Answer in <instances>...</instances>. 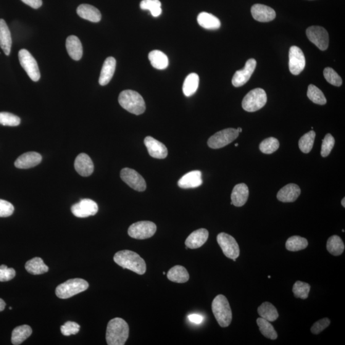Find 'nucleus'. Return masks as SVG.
<instances>
[{
  "label": "nucleus",
  "mask_w": 345,
  "mask_h": 345,
  "mask_svg": "<svg viewBox=\"0 0 345 345\" xmlns=\"http://www.w3.org/2000/svg\"><path fill=\"white\" fill-rule=\"evenodd\" d=\"M114 261L123 268L129 269L139 275L146 272L147 265L144 260L136 252L130 250H123L115 255Z\"/></svg>",
  "instance_id": "nucleus-1"
},
{
  "label": "nucleus",
  "mask_w": 345,
  "mask_h": 345,
  "mask_svg": "<svg viewBox=\"0 0 345 345\" xmlns=\"http://www.w3.org/2000/svg\"><path fill=\"white\" fill-rule=\"evenodd\" d=\"M130 328L122 318H115L107 324L106 338L107 344L123 345L127 341Z\"/></svg>",
  "instance_id": "nucleus-2"
},
{
  "label": "nucleus",
  "mask_w": 345,
  "mask_h": 345,
  "mask_svg": "<svg viewBox=\"0 0 345 345\" xmlns=\"http://www.w3.org/2000/svg\"><path fill=\"white\" fill-rule=\"evenodd\" d=\"M118 102L121 106L133 114H143L146 110V102L138 92L127 89L121 92Z\"/></svg>",
  "instance_id": "nucleus-3"
},
{
  "label": "nucleus",
  "mask_w": 345,
  "mask_h": 345,
  "mask_svg": "<svg viewBox=\"0 0 345 345\" xmlns=\"http://www.w3.org/2000/svg\"><path fill=\"white\" fill-rule=\"evenodd\" d=\"M212 312L219 325L222 328H227L232 320V312L228 299L223 295H219L212 304Z\"/></svg>",
  "instance_id": "nucleus-4"
},
{
  "label": "nucleus",
  "mask_w": 345,
  "mask_h": 345,
  "mask_svg": "<svg viewBox=\"0 0 345 345\" xmlns=\"http://www.w3.org/2000/svg\"><path fill=\"white\" fill-rule=\"evenodd\" d=\"M88 282L83 279H72L60 284L56 288V295L60 299H68L88 288Z\"/></svg>",
  "instance_id": "nucleus-5"
},
{
  "label": "nucleus",
  "mask_w": 345,
  "mask_h": 345,
  "mask_svg": "<svg viewBox=\"0 0 345 345\" xmlns=\"http://www.w3.org/2000/svg\"><path fill=\"white\" fill-rule=\"evenodd\" d=\"M267 101V96L264 89H252L244 97L242 106L247 112H255L265 106Z\"/></svg>",
  "instance_id": "nucleus-6"
},
{
  "label": "nucleus",
  "mask_w": 345,
  "mask_h": 345,
  "mask_svg": "<svg viewBox=\"0 0 345 345\" xmlns=\"http://www.w3.org/2000/svg\"><path fill=\"white\" fill-rule=\"evenodd\" d=\"M238 130L233 128L226 129L216 133L208 140V146L213 149H219L225 147L235 140L239 136Z\"/></svg>",
  "instance_id": "nucleus-7"
},
{
  "label": "nucleus",
  "mask_w": 345,
  "mask_h": 345,
  "mask_svg": "<svg viewBox=\"0 0 345 345\" xmlns=\"http://www.w3.org/2000/svg\"><path fill=\"white\" fill-rule=\"evenodd\" d=\"M156 230V225L151 221H139L129 228L128 234L132 238L144 240L152 238Z\"/></svg>",
  "instance_id": "nucleus-8"
},
{
  "label": "nucleus",
  "mask_w": 345,
  "mask_h": 345,
  "mask_svg": "<svg viewBox=\"0 0 345 345\" xmlns=\"http://www.w3.org/2000/svg\"><path fill=\"white\" fill-rule=\"evenodd\" d=\"M19 60L21 65L22 66L31 80L37 82L40 80L41 73L38 62L28 50L25 49L20 50Z\"/></svg>",
  "instance_id": "nucleus-9"
},
{
  "label": "nucleus",
  "mask_w": 345,
  "mask_h": 345,
  "mask_svg": "<svg viewBox=\"0 0 345 345\" xmlns=\"http://www.w3.org/2000/svg\"><path fill=\"white\" fill-rule=\"evenodd\" d=\"M217 241L224 255L235 262L240 255L239 246L236 240L227 233H221L217 237Z\"/></svg>",
  "instance_id": "nucleus-10"
},
{
  "label": "nucleus",
  "mask_w": 345,
  "mask_h": 345,
  "mask_svg": "<svg viewBox=\"0 0 345 345\" xmlns=\"http://www.w3.org/2000/svg\"><path fill=\"white\" fill-rule=\"evenodd\" d=\"M306 35L309 40L318 49L325 51L328 48L329 33L325 28L318 26H310L307 29Z\"/></svg>",
  "instance_id": "nucleus-11"
},
{
  "label": "nucleus",
  "mask_w": 345,
  "mask_h": 345,
  "mask_svg": "<svg viewBox=\"0 0 345 345\" xmlns=\"http://www.w3.org/2000/svg\"><path fill=\"white\" fill-rule=\"evenodd\" d=\"M120 176L122 180L134 190L139 192L146 190V181L136 171L131 168H123L121 171Z\"/></svg>",
  "instance_id": "nucleus-12"
},
{
  "label": "nucleus",
  "mask_w": 345,
  "mask_h": 345,
  "mask_svg": "<svg viewBox=\"0 0 345 345\" xmlns=\"http://www.w3.org/2000/svg\"><path fill=\"white\" fill-rule=\"evenodd\" d=\"M305 66V59L304 52L299 47L294 46L289 51V69L292 75H299Z\"/></svg>",
  "instance_id": "nucleus-13"
},
{
  "label": "nucleus",
  "mask_w": 345,
  "mask_h": 345,
  "mask_svg": "<svg viewBox=\"0 0 345 345\" xmlns=\"http://www.w3.org/2000/svg\"><path fill=\"white\" fill-rule=\"evenodd\" d=\"M98 205L93 200L83 199L78 204L73 205L71 211L76 217L80 218L88 217L96 215L98 212Z\"/></svg>",
  "instance_id": "nucleus-14"
},
{
  "label": "nucleus",
  "mask_w": 345,
  "mask_h": 345,
  "mask_svg": "<svg viewBox=\"0 0 345 345\" xmlns=\"http://www.w3.org/2000/svg\"><path fill=\"white\" fill-rule=\"evenodd\" d=\"M257 67V61L253 59L247 60L242 70L237 71L232 78V84L235 87L243 86L251 78Z\"/></svg>",
  "instance_id": "nucleus-15"
},
{
  "label": "nucleus",
  "mask_w": 345,
  "mask_h": 345,
  "mask_svg": "<svg viewBox=\"0 0 345 345\" xmlns=\"http://www.w3.org/2000/svg\"><path fill=\"white\" fill-rule=\"evenodd\" d=\"M144 143L151 157L159 159H165L167 157L168 149L161 142L151 136H147L144 139Z\"/></svg>",
  "instance_id": "nucleus-16"
},
{
  "label": "nucleus",
  "mask_w": 345,
  "mask_h": 345,
  "mask_svg": "<svg viewBox=\"0 0 345 345\" xmlns=\"http://www.w3.org/2000/svg\"><path fill=\"white\" fill-rule=\"evenodd\" d=\"M251 11L254 19L259 22H270L275 20L276 16L275 10L262 4L254 5Z\"/></svg>",
  "instance_id": "nucleus-17"
},
{
  "label": "nucleus",
  "mask_w": 345,
  "mask_h": 345,
  "mask_svg": "<svg viewBox=\"0 0 345 345\" xmlns=\"http://www.w3.org/2000/svg\"><path fill=\"white\" fill-rule=\"evenodd\" d=\"M42 159L41 155L38 152H26L17 158L14 165L20 169H28L40 164Z\"/></svg>",
  "instance_id": "nucleus-18"
},
{
  "label": "nucleus",
  "mask_w": 345,
  "mask_h": 345,
  "mask_svg": "<svg viewBox=\"0 0 345 345\" xmlns=\"http://www.w3.org/2000/svg\"><path fill=\"white\" fill-rule=\"evenodd\" d=\"M75 168L76 172L82 176H90L94 170V165L91 158L84 153L76 157Z\"/></svg>",
  "instance_id": "nucleus-19"
},
{
  "label": "nucleus",
  "mask_w": 345,
  "mask_h": 345,
  "mask_svg": "<svg viewBox=\"0 0 345 345\" xmlns=\"http://www.w3.org/2000/svg\"><path fill=\"white\" fill-rule=\"evenodd\" d=\"M209 231L206 229L201 228L193 231L187 238L185 244L187 247L194 249L202 247L209 238Z\"/></svg>",
  "instance_id": "nucleus-20"
},
{
  "label": "nucleus",
  "mask_w": 345,
  "mask_h": 345,
  "mask_svg": "<svg viewBox=\"0 0 345 345\" xmlns=\"http://www.w3.org/2000/svg\"><path fill=\"white\" fill-rule=\"evenodd\" d=\"M301 191L299 186L295 184H289L278 192L277 197L281 202H294L298 198Z\"/></svg>",
  "instance_id": "nucleus-21"
},
{
  "label": "nucleus",
  "mask_w": 345,
  "mask_h": 345,
  "mask_svg": "<svg viewBox=\"0 0 345 345\" xmlns=\"http://www.w3.org/2000/svg\"><path fill=\"white\" fill-rule=\"evenodd\" d=\"M202 173L199 171H192L186 173L178 181V185L183 189L196 188L202 185Z\"/></svg>",
  "instance_id": "nucleus-22"
},
{
  "label": "nucleus",
  "mask_w": 345,
  "mask_h": 345,
  "mask_svg": "<svg viewBox=\"0 0 345 345\" xmlns=\"http://www.w3.org/2000/svg\"><path fill=\"white\" fill-rule=\"evenodd\" d=\"M249 189L245 184H239L234 187L231 195V205L235 207L243 206L248 199Z\"/></svg>",
  "instance_id": "nucleus-23"
},
{
  "label": "nucleus",
  "mask_w": 345,
  "mask_h": 345,
  "mask_svg": "<svg viewBox=\"0 0 345 345\" xmlns=\"http://www.w3.org/2000/svg\"><path fill=\"white\" fill-rule=\"evenodd\" d=\"M66 48L71 59L76 61L80 60L83 56V46L80 39L75 35L68 37L66 40Z\"/></svg>",
  "instance_id": "nucleus-24"
},
{
  "label": "nucleus",
  "mask_w": 345,
  "mask_h": 345,
  "mask_svg": "<svg viewBox=\"0 0 345 345\" xmlns=\"http://www.w3.org/2000/svg\"><path fill=\"white\" fill-rule=\"evenodd\" d=\"M116 64L117 62L113 57H108L105 60L100 75L99 80L100 85L105 86L110 82L114 75Z\"/></svg>",
  "instance_id": "nucleus-25"
},
{
  "label": "nucleus",
  "mask_w": 345,
  "mask_h": 345,
  "mask_svg": "<svg viewBox=\"0 0 345 345\" xmlns=\"http://www.w3.org/2000/svg\"><path fill=\"white\" fill-rule=\"evenodd\" d=\"M79 16L93 23H98L101 20V14L97 8L88 4L80 5L77 9Z\"/></svg>",
  "instance_id": "nucleus-26"
},
{
  "label": "nucleus",
  "mask_w": 345,
  "mask_h": 345,
  "mask_svg": "<svg viewBox=\"0 0 345 345\" xmlns=\"http://www.w3.org/2000/svg\"><path fill=\"white\" fill-rule=\"evenodd\" d=\"M0 47L9 56L11 51L12 37L9 27L4 20L0 19Z\"/></svg>",
  "instance_id": "nucleus-27"
},
{
  "label": "nucleus",
  "mask_w": 345,
  "mask_h": 345,
  "mask_svg": "<svg viewBox=\"0 0 345 345\" xmlns=\"http://www.w3.org/2000/svg\"><path fill=\"white\" fill-rule=\"evenodd\" d=\"M197 23L202 28L207 30H217L221 27V22L215 15L203 12L197 15Z\"/></svg>",
  "instance_id": "nucleus-28"
},
{
  "label": "nucleus",
  "mask_w": 345,
  "mask_h": 345,
  "mask_svg": "<svg viewBox=\"0 0 345 345\" xmlns=\"http://www.w3.org/2000/svg\"><path fill=\"white\" fill-rule=\"evenodd\" d=\"M149 59L152 67L156 69L164 70L169 65V60L167 55L159 50H154L150 52Z\"/></svg>",
  "instance_id": "nucleus-29"
},
{
  "label": "nucleus",
  "mask_w": 345,
  "mask_h": 345,
  "mask_svg": "<svg viewBox=\"0 0 345 345\" xmlns=\"http://www.w3.org/2000/svg\"><path fill=\"white\" fill-rule=\"evenodd\" d=\"M26 270L33 275H41L49 270V267L45 264L43 259L39 257L28 261L25 265Z\"/></svg>",
  "instance_id": "nucleus-30"
},
{
  "label": "nucleus",
  "mask_w": 345,
  "mask_h": 345,
  "mask_svg": "<svg viewBox=\"0 0 345 345\" xmlns=\"http://www.w3.org/2000/svg\"><path fill=\"white\" fill-rule=\"evenodd\" d=\"M168 280L175 283H186L189 280V275L185 267L181 265H176L168 271Z\"/></svg>",
  "instance_id": "nucleus-31"
},
{
  "label": "nucleus",
  "mask_w": 345,
  "mask_h": 345,
  "mask_svg": "<svg viewBox=\"0 0 345 345\" xmlns=\"http://www.w3.org/2000/svg\"><path fill=\"white\" fill-rule=\"evenodd\" d=\"M31 334H32V329L30 326L27 325L18 326L12 331V343L14 345L22 344L31 336Z\"/></svg>",
  "instance_id": "nucleus-32"
},
{
  "label": "nucleus",
  "mask_w": 345,
  "mask_h": 345,
  "mask_svg": "<svg viewBox=\"0 0 345 345\" xmlns=\"http://www.w3.org/2000/svg\"><path fill=\"white\" fill-rule=\"evenodd\" d=\"M258 313L261 318L267 320L268 322H275L278 319L279 314L275 305L270 302H263L260 306L258 308Z\"/></svg>",
  "instance_id": "nucleus-33"
},
{
  "label": "nucleus",
  "mask_w": 345,
  "mask_h": 345,
  "mask_svg": "<svg viewBox=\"0 0 345 345\" xmlns=\"http://www.w3.org/2000/svg\"><path fill=\"white\" fill-rule=\"evenodd\" d=\"M199 82V76L196 73H191L187 76L184 81L183 87V93L186 97L193 96L197 88Z\"/></svg>",
  "instance_id": "nucleus-34"
},
{
  "label": "nucleus",
  "mask_w": 345,
  "mask_h": 345,
  "mask_svg": "<svg viewBox=\"0 0 345 345\" xmlns=\"http://www.w3.org/2000/svg\"><path fill=\"white\" fill-rule=\"evenodd\" d=\"M326 249L334 256H339L344 250L343 242L338 235L332 236L326 242Z\"/></svg>",
  "instance_id": "nucleus-35"
},
{
  "label": "nucleus",
  "mask_w": 345,
  "mask_h": 345,
  "mask_svg": "<svg viewBox=\"0 0 345 345\" xmlns=\"http://www.w3.org/2000/svg\"><path fill=\"white\" fill-rule=\"evenodd\" d=\"M260 331L266 338L275 340L278 338V334L275 328L271 325L270 322L262 318H259L257 320Z\"/></svg>",
  "instance_id": "nucleus-36"
},
{
  "label": "nucleus",
  "mask_w": 345,
  "mask_h": 345,
  "mask_svg": "<svg viewBox=\"0 0 345 345\" xmlns=\"http://www.w3.org/2000/svg\"><path fill=\"white\" fill-rule=\"evenodd\" d=\"M308 246L307 239L300 236L289 238L286 242V248L289 251H299L306 248Z\"/></svg>",
  "instance_id": "nucleus-37"
},
{
  "label": "nucleus",
  "mask_w": 345,
  "mask_h": 345,
  "mask_svg": "<svg viewBox=\"0 0 345 345\" xmlns=\"http://www.w3.org/2000/svg\"><path fill=\"white\" fill-rule=\"evenodd\" d=\"M315 137L316 133L313 131L308 132L301 137L299 141V147L302 152L308 154L312 151Z\"/></svg>",
  "instance_id": "nucleus-38"
},
{
  "label": "nucleus",
  "mask_w": 345,
  "mask_h": 345,
  "mask_svg": "<svg viewBox=\"0 0 345 345\" xmlns=\"http://www.w3.org/2000/svg\"><path fill=\"white\" fill-rule=\"evenodd\" d=\"M142 10H149L153 17H159L162 14L161 3L159 0H143L140 4Z\"/></svg>",
  "instance_id": "nucleus-39"
},
{
  "label": "nucleus",
  "mask_w": 345,
  "mask_h": 345,
  "mask_svg": "<svg viewBox=\"0 0 345 345\" xmlns=\"http://www.w3.org/2000/svg\"><path fill=\"white\" fill-rule=\"evenodd\" d=\"M307 96L315 104L324 105L326 103V99L323 92L314 85L308 86Z\"/></svg>",
  "instance_id": "nucleus-40"
},
{
  "label": "nucleus",
  "mask_w": 345,
  "mask_h": 345,
  "mask_svg": "<svg viewBox=\"0 0 345 345\" xmlns=\"http://www.w3.org/2000/svg\"><path fill=\"white\" fill-rule=\"evenodd\" d=\"M280 147V142L278 139L273 137H270L264 139L260 144V151L266 154H271L275 152Z\"/></svg>",
  "instance_id": "nucleus-41"
},
{
  "label": "nucleus",
  "mask_w": 345,
  "mask_h": 345,
  "mask_svg": "<svg viewBox=\"0 0 345 345\" xmlns=\"http://www.w3.org/2000/svg\"><path fill=\"white\" fill-rule=\"evenodd\" d=\"M311 286L309 284L297 281L294 284L293 292L295 297L302 299H307L309 295Z\"/></svg>",
  "instance_id": "nucleus-42"
},
{
  "label": "nucleus",
  "mask_w": 345,
  "mask_h": 345,
  "mask_svg": "<svg viewBox=\"0 0 345 345\" xmlns=\"http://www.w3.org/2000/svg\"><path fill=\"white\" fill-rule=\"evenodd\" d=\"M20 123L21 119L17 116L7 112L0 113V124L15 127L19 125Z\"/></svg>",
  "instance_id": "nucleus-43"
},
{
  "label": "nucleus",
  "mask_w": 345,
  "mask_h": 345,
  "mask_svg": "<svg viewBox=\"0 0 345 345\" xmlns=\"http://www.w3.org/2000/svg\"><path fill=\"white\" fill-rule=\"evenodd\" d=\"M324 78L328 83L335 86H340L343 83L342 79L333 68L326 67L323 70Z\"/></svg>",
  "instance_id": "nucleus-44"
},
{
  "label": "nucleus",
  "mask_w": 345,
  "mask_h": 345,
  "mask_svg": "<svg viewBox=\"0 0 345 345\" xmlns=\"http://www.w3.org/2000/svg\"><path fill=\"white\" fill-rule=\"evenodd\" d=\"M334 144H335V139L334 137L331 134H326L322 141L321 155L323 157H328L333 150Z\"/></svg>",
  "instance_id": "nucleus-45"
},
{
  "label": "nucleus",
  "mask_w": 345,
  "mask_h": 345,
  "mask_svg": "<svg viewBox=\"0 0 345 345\" xmlns=\"http://www.w3.org/2000/svg\"><path fill=\"white\" fill-rule=\"evenodd\" d=\"M63 335L69 336L78 334L80 330V325L77 323L74 322H66L64 325L60 328Z\"/></svg>",
  "instance_id": "nucleus-46"
},
{
  "label": "nucleus",
  "mask_w": 345,
  "mask_h": 345,
  "mask_svg": "<svg viewBox=\"0 0 345 345\" xmlns=\"http://www.w3.org/2000/svg\"><path fill=\"white\" fill-rule=\"evenodd\" d=\"M14 207L10 202L0 199V217H7L12 215Z\"/></svg>",
  "instance_id": "nucleus-47"
},
{
  "label": "nucleus",
  "mask_w": 345,
  "mask_h": 345,
  "mask_svg": "<svg viewBox=\"0 0 345 345\" xmlns=\"http://www.w3.org/2000/svg\"><path fill=\"white\" fill-rule=\"evenodd\" d=\"M15 276V271L14 268H8L7 266L2 265L0 266V281H9L12 280Z\"/></svg>",
  "instance_id": "nucleus-48"
},
{
  "label": "nucleus",
  "mask_w": 345,
  "mask_h": 345,
  "mask_svg": "<svg viewBox=\"0 0 345 345\" xmlns=\"http://www.w3.org/2000/svg\"><path fill=\"white\" fill-rule=\"evenodd\" d=\"M331 321L328 318H323L318 320V322H315L314 325L311 328V331L314 334H318L322 332L324 329H325L330 325Z\"/></svg>",
  "instance_id": "nucleus-49"
},
{
  "label": "nucleus",
  "mask_w": 345,
  "mask_h": 345,
  "mask_svg": "<svg viewBox=\"0 0 345 345\" xmlns=\"http://www.w3.org/2000/svg\"><path fill=\"white\" fill-rule=\"evenodd\" d=\"M25 4L28 5V6L33 8V9H38L40 8L43 5V1L42 0H22Z\"/></svg>",
  "instance_id": "nucleus-50"
},
{
  "label": "nucleus",
  "mask_w": 345,
  "mask_h": 345,
  "mask_svg": "<svg viewBox=\"0 0 345 345\" xmlns=\"http://www.w3.org/2000/svg\"><path fill=\"white\" fill-rule=\"evenodd\" d=\"M188 319L191 322L199 324L204 321V317L197 314H192L188 316Z\"/></svg>",
  "instance_id": "nucleus-51"
},
{
  "label": "nucleus",
  "mask_w": 345,
  "mask_h": 345,
  "mask_svg": "<svg viewBox=\"0 0 345 345\" xmlns=\"http://www.w3.org/2000/svg\"><path fill=\"white\" fill-rule=\"evenodd\" d=\"M5 305H6V304H5L4 300L0 299V312L5 310Z\"/></svg>",
  "instance_id": "nucleus-52"
},
{
  "label": "nucleus",
  "mask_w": 345,
  "mask_h": 345,
  "mask_svg": "<svg viewBox=\"0 0 345 345\" xmlns=\"http://www.w3.org/2000/svg\"><path fill=\"white\" fill-rule=\"evenodd\" d=\"M341 205H342V206H343V207H345V198H344V197H343V199H342Z\"/></svg>",
  "instance_id": "nucleus-53"
},
{
  "label": "nucleus",
  "mask_w": 345,
  "mask_h": 345,
  "mask_svg": "<svg viewBox=\"0 0 345 345\" xmlns=\"http://www.w3.org/2000/svg\"><path fill=\"white\" fill-rule=\"evenodd\" d=\"M237 130H238L239 133H241V132L242 131V128H239L238 129H237Z\"/></svg>",
  "instance_id": "nucleus-54"
},
{
  "label": "nucleus",
  "mask_w": 345,
  "mask_h": 345,
  "mask_svg": "<svg viewBox=\"0 0 345 345\" xmlns=\"http://www.w3.org/2000/svg\"><path fill=\"white\" fill-rule=\"evenodd\" d=\"M238 146H239V144H238V143H236V144H235V147H238Z\"/></svg>",
  "instance_id": "nucleus-55"
}]
</instances>
